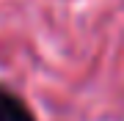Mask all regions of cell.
Returning <instances> with one entry per match:
<instances>
[{
  "label": "cell",
  "mask_w": 124,
  "mask_h": 121,
  "mask_svg": "<svg viewBox=\"0 0 124 121\" xmlns=\"http://www.w3.org/2000/svg\"><path fill=\"white\" fill-rule=\"evenodd\" d=\"M0 121H36L33 110L11 88L0 85Z\"/></svg>",
  "instance_id": "cell-1"
}]
</instances>
